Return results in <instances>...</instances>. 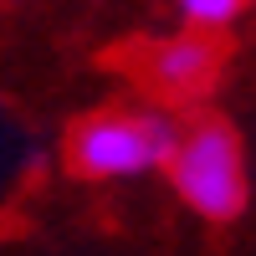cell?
I'll use <instances>...</instances> for the list:
<instances>
[{
  "label": "cell",
  "instance_id": "1",
  "mask_svg": "<svg viewBox=\"0 0 256 256\" xmlns=\"http://www.w3.org/2000/svg\"><path fill=\"white\" fill-rule=\"evenodd\" d=\"M180 128L164 113H92L72 128L67 159L88 180H138L174 159Z\"/></svg>",
  "mask_w": 256,
  "mask_h": 256
},
{
  "label": "cell",
  "instance_id": "2",
  "mask_svg": "<svg viewBox=\"0 0 256 256\" xmlns=\"http://www.w3.org/2000/svg\"><path fill=\"white\" fill-rule=\"evenodd\" d=\"M169 180H174L180 200L205 220H230L246 205V164L241 144L226 123L205 118L190 134H180L174 159H169Z\"/></svg>",
  "mask_w": 256,
  "mask_h": 256
},
{
  "label": "cell",
  "instance_id": "3",
  "mask_svg": "<svg viewBox=\"0 0 256 256\" xmlns=\"http://www.w3.org/2000/svg\"><path fill=\"white\" fill-rule=\"evenodd\" d=\"M216 72H220V41L216 36H195V31L164 36L144 56L148 88L164 92V98H200L216 82Z\"/></svg>",
  "mask_w": 256,
  "mask_h": 256
},
{
  "label": "cell",
  "instance_id": "4",
  "mask_svg": "<svg viewBox=\"0 0 256 256\" xmlns=\"http://www.w3.org/2000/svg\"><path fill=\"white\" fill-rule=\"evenodd\" d=\"M236 16H241V0H184V6H180L184 31H195V36H216Z\"/></svg>",
  "mask_w": 256,
  "mask_h": 256
}]
</instances>
